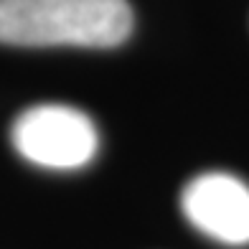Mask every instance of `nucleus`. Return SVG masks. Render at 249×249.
<instances>
[{"instance_id": "3", "label": "nucleus", "mask_w": 249, "mask_h": 249, "mask_svg": "<svg viewBox=\"0 0 249 249\" xmlns=\"http://www.w3.org/2000/svg\"><path fill=\"white\" fill-rule=\"evenodd\" d=\"M180 211L203 236L224 247L249 244V186L239 176L206 171L180 191Z\"/></svg>"}, {"instance_id": "1", "label": "nucleus", "mask_w": 249, "mask_h": 249, "mask_svg": "<svg viewBox=\"0 0 249 249\" xmlns=\"http://www.w3.org/2000/svg\"><path fill=\"white\" fill-rule=\"evenodd\" d=\"M127 0H0V43L112 49L130 38Z\"/></svg>"}, {"instance_id": "2", "label": "nucleus", "mask_w": 249, "mask_h": 249, "mask_svg": "<svg viewBox=\"0 0 249 249\" xmlns=\"http://www.w3.org/2000/svg\"><path fill=\"white\" fill-rule=\"evenodd\" d=\"M10 142L23 160L49 171H79L94 160L99 132L92 117L69 105L26 107L10 124Z\"/></svg>"}]
</instances>
